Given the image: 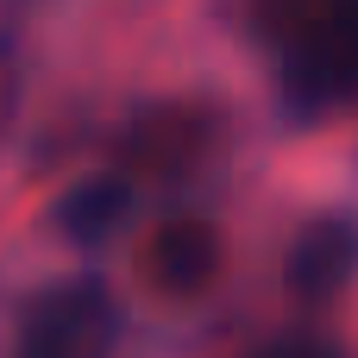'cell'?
<instances>
[{"label": "cell", "instance_id": "cell-8", "mask_svg": "<svg viewBox=\"0 0 358 358\" xmlns=\"http://www.w3.org/2000/svg\"><path fill=\"white\" fill-rule=\"evenodd\" d=\"M245 358H334V346H321V340H302V334H289V340H271V346H258V352Z\"/></svg>", "mask_w": 358, "mask_h": 358}, {"label": "cell", "instance_id": "cell-2", "mask_svg": "<svg viewBox=\"0 0 358 358\" xmlns=\"http://www.w3.org/2000/svg\"><path fill=\"white\" fill-rule=\"evenodd\" d=\"M120 340V302L94 277H69L19 315L13 358H107Z\"/></svg>", "mask_w": 358, "mask_h": 358}, {"label": "cell", "instance_id": "cell-3", "mask_svg": "<svg viewBox=\"0 0 358 358\" xmlns=\"http://www.w3.org/2000/svg\"><path fill=\"white\" fill-rule=\"evenodd\" d=\"M220 258H227L220 227L201 220V214H176V220H164V227L145 239V252H138V277H145V289L164 296V302H195V296L214 289Z\"/></svg>", "mask_w": 358, "mask_h": 358}, {"label": "cell", "instance_id": "cell-1", "mask_svg": "<svg viewBox=\"0 0 358 358\" xmlns=\"http://www.w3.org/2000/svg\"><path fill=\"white\" fill-rule=\"evenodd\" d=\"M283 107L296 120H321L358 94V0H334L302 38L277 50Z\"/></svg>", "mask_w": 358, "mask_h": 358}, {"label": "cell", "instance_id": "cell-6", "mask_svg": "<svg viewBox=\"0 0 358 358\" xmlns=\"http://www.w3.org/2000/svg\"><path fill=\"white\" fill-rule=\"evenodd\" d=\"M126 214H132V182H126V176H88V182H76V189L57 201L50 227H57L69 245H101V239L120 233Z\"/></svg>", "mask_w": 358, "mask_h": 358}, {"label": "cell", "instance_id": "cell-4", "mask_svg": "<svg viewBox=\"0 0 358 358\" xmlns=\"http://www.w3.org/2000/svg\"><path fill=\"white\" fill-rule=\"evenodd\" d=\"M283 277H289V289H296L302 302L340 296L358 277V220L352 214H321V220H308V227L296 233V245H289Z\"/></svg>", "mask_w": 358, "mask_h": 358}, {"label": "cell", "instance_id": "cell-7", "mask_svg": "<svg viewBox=\"0 0 358 358\" xmlns=\"http://www.w3.org/2000/svg\"><path fill=\"white\" fill-rule=\"evenodd\" d=\"M334 0H239V19L252 25V38H264L271 50H283L289 38H302Z\"/></svg>", "mask_w": 358, "mask_h": 358}, {"label": "cell", "instance_id": "cell-5", "mask_svg": "<svg viewBox=\"0 0 358 358\" xmlns=\"http://www.w3.org/2000/svg\"><path fill=\"white\" fill-rule=\"evenodd\" d=\"M208 145H214V113L208 107H182V101L138 113L132 132H126V157L145 164V170H157V176L195 170L208 157Z\"/></svg>", "mask_w": 358, "mask_h": 358}]
</instances>
